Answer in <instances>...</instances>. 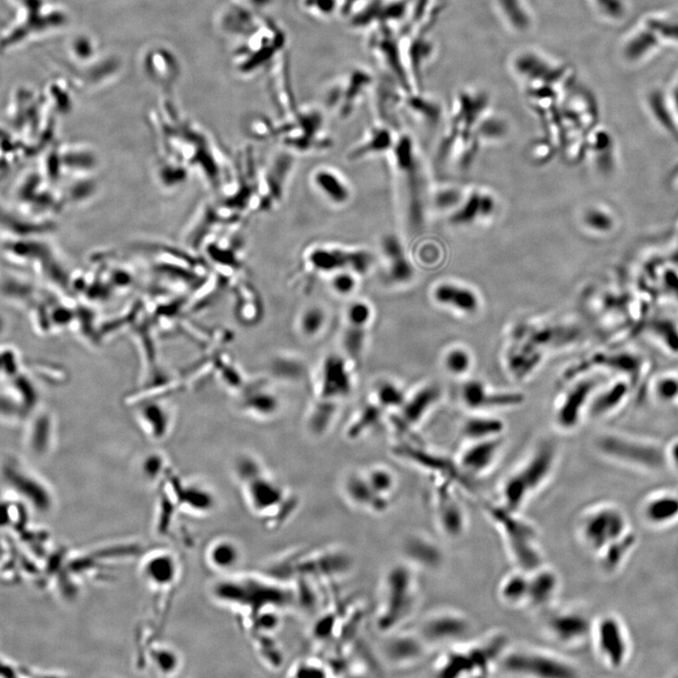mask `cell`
<instances>
[{"label": "cell", "mask_w": 678, "mask_h": 678, "mask_svg": "<svg viewBox=\"0 0 678 678\" xmlns=\"http://www.w3.org/2000/svg\"><path fill=\"white\" fill-rule=\"evenodd\" d=\"M482 509L504 543L515 568L527 572L546 564L538 528L522 515L499 502H484Z\"/></svg>", "instance_id": "obj_1"}, {"label": "cell", "mask_w": 678, "mask_h": 678, "mask_svg": "<svg viewBox=\"0 0 678 678\" xmlns=\"http://www.w3.org/2000/svg\"><path fill=\"white\" fill-rule=\"evenodd\" d=\"M510 647L508 635L499 630L449 646L437 664V674L444 678L488 676L499 670Z\"/></svg>", "instance_id": "obj_2"}, {"label": "cell", "mask_w": 678, "mask_h": 678, "mask_svg": "<svg viewBox=\"0 0 678 678\" xmlns=\"http://www.w3.org/2000/svg\"><path fill=\"white\" fill-rule=\"evenodd\" d=\"M634 532L627 511L620 505L609 502L585 508L576 521L577 538L593 557Z\"/></svg>", "instance_id": "obj_3"}, {"label": "cell", "mask_w": 678, "mask_h": 678, "mask_svg": "<svg viewBox=\"0 0 678 678\" xmlns=\"http://www.w3.org/2000/svg\"><path fill=\"white\" fill-rule=\"evenodd\" d=\"M598 447L611 461L644 474H660L668 468L665 445L655 439L608 434L601 438Z\"/></svg>", "instance_id": "obj_4"}, {"label": "cell", "mask_w": 678, "mask_h": 678, "mask_svg": "<svg viewBox=\"0 0 678 678\" xmlns=\"http://www.w3.org/2000/svg\"><path fill=\"white\" fill-rule=\"evenodd\" d=\"M384 581L378 625L387 631L413 614L419 604V585L413 568L403 565L390 569Z\"/></svg>", "instance_id": "obj_5"}, {"label": "cell", "mask_w": 678, "mask_h": 678, "mask_svg": "<svg viewBox=\"0 0 678 678\" xmlns=\"http://www.w3.org/2000/svg\"><path fill=\"white\" fill-rule=\"evenodd\" d=\"M554 465V448L550 445L541 447L520 469L507 478L498 502L509 510L522 511L547 484Z\"/></svg>", "instance_id": "obj_6"}, {"label": "cell", "mask_w": 678, "mask_h": 678, "mask_svg": "<svg viewBox=\"0 0 678 678\" xmlns=\"http://www.w3.org/2000/svg\"><path fill=\"white\" fill-rule=\"evenodd\" d=\"M498 671L518 677L570 678L580 675L578 667L564 655L531 646H511Z\"/></svg>", "instance_id": "obj_7"}, {"label": "cell", "mask_w": 678, "mask_h": 678, "mask_svg": "<svg viewBox=\"0 0 678 678\" xmlns=\"http://www.w3.org/2000/svg\"><path fill=\"white\" fill-rule=\"evenodd\" d=\"M590 643L601 664L610 671H621L631 660V635L618 613L604 612L593 619Z\"/></svg>", "instance_id": "obj_8"}, {"label": "cell", "mask_w": 678, "mask_h": 678, "mask_svg": "<svg viewBox=\"0 0 678 678\" xmlns=\"http://www.w3.org/2000/svg\"><path fill=\"white\" fill-rule=\"evenodd\" d=\"M542 615L544 634L554 645L576 649L590 643L593 619L584 609L555 606Z\"/></svg>", "instance_id": "obj_9"}, {"label": "cell", "mask_w": 678, "mask_h": 678, "mask_svg": "<svg viewBox=\"0 0 678 678\" xmlns=\"http://www.w3.org/2000/svg\"><path fill=\"white\" fill-rule=\"evenodd\" d=\"M472 629L474 624L466 614L446 609L429 614L422 622L419 634L428 646L449 647L467 641Z\"/></svg>", "instance_id": "obj_10"}, {"label": "cell", "mask_w": 678, "mask_h": 678, "mask_svg": "<svg viewBox=\"0 0 678 678\" xmlns=\"http://www.w3.org/2000/svg\"><path fill=\"white\" fill-rule=\"evenodd\" d=\"M375 84V77L371 71L359 67L348 70L331 80L327 89V102L331 107L342 104L340 112L344 116L350 114L356 107V103L363 97L366 92Z\"/></svg>", "instance_id": "obj_11"}, {"label": "cell", "mask_w": 678, "mask_h": 678, "mask_svg": "<svg viewBox=\"0 0 678 678\" xmlns=\"http://www.w3.org/2000/svg\"><path fill=\"white\" fill-rule=\"evenodd\" d=\"M562 587L559 572L547 563L529 571L527 609L543 614L556 606Z\"/></svg>", "instance_id": "obj_12"}, {"label": "cell", "mask_w": 678, "mask_h": 678, "mask_svg": "<svg viewBox=\"0 0 678 678\" xmlns=\"http://www.w3.org/2000/svg\"><path fill=\"white\" fill-rule=\"evenodd\" d=\"M436 519L439 529L450 540L462 538L467 531V511L449 486L439 489L436 498Z\"/></svg>", "instance_id": "obj_13"}, {"label": "cell", "mask_w": 678, "mask_h": 678, "mask_svg": "<svg viewBox=\"0 0 678 678\" xmlns=\"http://www.w3.org/2000/svg\"><path fill=\"white\" fill-rule=\"evenodd\" d=\"M240 474L248 484L250 503L258 512L268 511L283 502L282 488L272 480L266 478L255 461L242 466Z\"/></svg>", "instance_id": "obj_14"}, {"label": "cell", "mask_w": 678, "mask_h": 678, "mask_svg": "<svg viewBox=\"0 0 678 678\" xmlns=\"http://www.w3.org/2000/svg\"><path fill=\"white\" fill-rule=\"evenodd\" d=\"M639 515L645 525L665 529L678 524V492L656 491L641 502Z\"/></svg>", "instance_id": "obj_15"}, {"label": "cell", "mask_w": 678, "mask_h": 678, "mask_svg": "<svg viewBox=\"0 0 678 678\" xmlns=\"http://www.w3.org/2000/svg\"><path fill=\"white\" fill-rule=\"evenodd\" d=\"M352 378L345 360L339 356L327 357L322 366L321 395L323 401L344 398L352 392Z\"/></svg>", "instance_id": "obj_16"}, {"label": "cell", "mask_w": 678, "mask_h": 678, "mask_svg": "<svg viewBox=\"0 0 678 678\" xmlns=\"http://www.w3.org/2000/svg\"><path fill=\"white\" fill-rule=\"evenodd\" d=\"M462 397L470 408H505L520 405L525 402L521 393H488L485 386L478 381H471L463 387Z\"/></svg>", "instance_id": "obj_17"}, {"label": "cell", "mask_w": 678, "mask_h": 678, "mask_svg": "<svg viewBox=\"0 0 678 678\" xmlns=\"http://www.w3.org/2000/svg\"><path fill=\"white\" fill-rule=\"evenodd\" d=\"M501 447V439L481 440L465 451L459 466L461 470L469 479L472 475H484L494 464Z\"/></svg>", "instance_id": "obj_18"}, {"label": "cell", "mask_w": 678, "mask_h": 678, "mask_svg": "<svg viewBox=\"0 0 678 678\" xmlns=\"http://www.w3.org/2000/svg\"><path fill=\"white\" fill-rule=\"evenodd\" d=\"M597 385L598 382L595 380H585L570 390L557 415L558 422L563 428L571 429L579 423L583 409Z\"/></svg>", "instance_id": "obj_19"}, {"label": "cell", "mask_w": 678, "mask_h": 678, "mask_svg": "<svg viewBox=\"0 0 678 678\" xmlns=\"http://www.w3.org/2000/svg\"><path fill=\"white\" fill-rule=\"evenodd\" d=\"M433 295L438 303L464 314H475L480 307L478 295L468 287L457 284H440Z\"/></svg>", "instance_id": "obj_20"}, {"label": "cell", "mask_w": 678, "mask_h": 678, "mask_svg": "<svg viewBox=\"0 0 678 678\" xmlns=\"http://www.w3.org/2000/svg\"><path fill=\"white\" fill-rule=\"evenodd\" d=\"M382 250L388 262L390 282L403 285L412 280L414 277L413 267L406 258L402 245L396 236H385L382 240Z\"/></svg>", "instance_id": "obj_21"}, {"label": "cell", "mask_w": 678, "mask_h": 678, "mask_svg": "<svg viewBox=\"0 0 678 678\" xmlns=\"http://www.w3.org/2000/svg\"><path fill=\"white\" fill-rule=\"evenodd\" d=\"M529 572L515 568L505 574L498 586L499 601L507 608L527 609Z\"/></svg>", "instance_id": "obj_22"}, {"label": "cell", "mask_w": 678, "mask_h": 678, "mask_svg": "<svg viewBox=\"0 0 678 678\" xmlns=\"http://www.w3.org/2000/svg\"><path fill=\"white\" fill-rule=\"evenodd\" d=\"M270 84L280 107L294 110V94L290 75L289 59L285 50L272 60Z\"/></svg>", "instance_id": "obj_23"}, {"label": "cell", "mask_w": 678, "mask_h": 678, "mask_svg": "<svg viewBox=\"0 0 678 678\" xmlns=\"http://www.w3.org/2000/svg\"><path fill=\"white\" fill-rule=\"evenodd\" d=\"M637 544H638V536L634 532L628 538L616 543L598 555L597 557H594L595 562L606 576H612L626 565L632 556Z\"/></svg>", "instance_id": "obj_24"}, {"label": "cell", "mask_w": 678, "mask_h": 678, "mask_svg": "<svg viewBox=\"0 0 678 678\" xmlns=\"http://www.w3.org/2000/svg\"><path fill=\"white\" fill-rule=\"evenodd\" d=\"M428 647L419 633L406 634L390 641L386 653L390 661L408 664L420 661Z\"/></svg>", "instance_id": "obj_25"}, {"label": "cell", "mask_w": 678, "mask_h": 678, "mask_svg": "<svg viewBox=\"0 0 678 678\" xmlns=\"http://www.w3.org/2000/svg\"><path fill=\"white\" fill-rule=\"evenodd\" d=\"M346 496L354 506L372 511H383L388 502L380 498L362 475H354L348 479L345 486Z\"/></svg>", "instance_id": "obj_26"}, {"label": "cell", "mask_w": 678, "mask_h": 678, "mask_svg": "<svg viewBox=\"0 0 678 678\" xmlns=\"http://www.w3.org/2000/svg\"><path fill=\"white\" fill-rule=\"evenodd\" d=\"M451 216V221L457 224H468L492 215L496 203L491 195L480 192L474 193L464 201Z\"/></svg>", "instance_id": "obj_27"}, {"label": "cell", "mask_w": 678, "mask_h": 678, "mask_svg": "<svg viewBox=\"0 0 678 678\" xmlns=\"http://www.w3.org/2000/svg\"><path fill=\"white\" fill-rule=\"evenodd\" d=\"M405 551L412 563L428 569H437L444 562L442 549L434 541L424 537L416 536L410 539Z\"/></svg>", "instance_id": "obj_28"}, {"label": "cell", "mask_w": 678, "mask_h": 678, "mask_svg": "<svg viewBox=\"0 0 678 678\" xmlns=\"http://www.w3.org/2000/svg\"><path fill=\"white\" fill-rule=\"evenodd\" d=\"M631 383L619 381L604 390L591 405V414L593 418L606 416L626 402L631 388Z\"/></svg>", "instance_id": "obj_29"}, {"label": "cell", "mask_w": 678, "mask_h": 678, "mask_svg": "<svg viewBox=\"0 0 678 678\" xmlns=\"http://www.w3.org/2000/svg\"><path fill=\"white\" fill-rule=\"evenodd\" d=\"M177 565L167 554H158L143 565L142 573L146 579L156 586H168L176 578Z\"/></svg>", "instance_id": "obj_30"}, {"label": "cell", "mask_w": 678, "mask_h": 678, "mask_svg": "<svg viewBox=\"0 0 678 678\" xmlns=\"http://www.w3.org/2000/svg\"><path fill=\"white\" fill-rule=\"evenodd\" d=\"M440 394V389L437 385H428L421 388L412 399L405 401L402 408L406 423H418L439 400Z\"/></svg>", "instance_id": "obj_31"}, {"label": "cell", "mask_w": 678, "mask_h": 678, "mask_svg": "<svg viewBox=\"0 0 678 678\" xmlns=\"http://www.w3.org/2000/svg\"><path fill=\"white\" fill-rule=\"evenodd\" d=\"M647 334L652 341L670 356H678V323L664 316L656 318L647 326Z\"/></svg>", "instance_id": "obj_32"}, {"label": "cell", "mask_w": 678, "mask_h": 678, "mask_svg": "<svg viewBox=\"0 0 678 678\" xmlns=\"http://www.w3.org/2000/svg\"><path fill=\"white\" fill-rule=\"evenodd\" d=\"M208 560L215 569L229 571L240 564L241 550L232 540L220 539L211 545L208 550Z\"/></svg>", "instance_id": "obj_33"}, {"label": "cell", "mask_w": 678, "mask_h": 678, "mask_svg": "<svg viewBox=\"0 0 678 678\" xmlns=\"http://www.w3.org/2000/svg\"><path fill=\"white\" fill-rule=\"evenodd\" d=\"M314 183L324 196L336 203H344L350 198L347 185L332 171H318L314 176Z\"/></svg>", "instance_id": "obj_34"}, {"label": "cell", "mask_w": 678, "mask_h": 678, "mask_svg": "<svg viewBox=\"0 0 678 678\" xmlns=\"http://www.w3.org/2000/svg\"><path fill=\"white\" fill-rule=\"evenodd\" d=\"M351 252L317 249L310 257L314 268L323 273H331L343 270L345 267H350Z\"/></svg>", "instance_id": "obj_35"}, {"label": "cell", "mask_w": 678, "mask_h": 678, "mask_svg": "<svg viewBox=\"0 0 678 678\" xmlns=\"http://www.w3.org/2000/svg\"><path fill=\"white\" fill-rule=\"evenodd\" d=\"M650 395L657 403L673 405L678 403V374L665 373L656 375L650 384Z\"/></svg>", "instance_id": "obj_36"}, {"label": "cell", "mask_w": 678, "mask_h": 678, "mask_svg": "<svg viewBox=\"0 0 678 678\" xmlns=\"http://www.w3.org/2000/svg\"><path fill=\"white\" fill-rule=\"evenodd\" d=\"M504 429L502 420L492 418H474L468 420L464 426L466 438L475 440H484L500 436Z\"/></svg>", "instance_id": "obj_37"}, {"label": "cell", "mask_w": 678, "mask_h": 678, "mask_svg": "<svg viewBox=\"0 0 678 678\" xmlns=\"http://www.w3.org/2000/svg\"><path fill=\"white\" fill-rule=\"evenodd\" d=\"M366 479L376 494L388 502V497L392 494L395 486V480L392 472L384 467H375L367 472Z\"/></svg>", "instance_id": "obj_38"}, {"label": "cell", "mask_w": 678, "mask_h": 678, "mask_svg": "<svg viewBox=\"0 0 678 678\" xmlns=\"http://www.w3.org/2000/svg\"><path fill=\"white\" fill-rule=\"evenodd\" d=\"M299 7L307 16L327 20L338 14L337 0H299Z\"/></svg>", "instance_id": "obj_39"}, {"label": "cell", "mask_w": 678, "mask_h": 678, "mask_svg": "<svg viewBox=\"0 0 678 678\" xmlns=\"http://www.w3.org/2000/svg\"><path fill=\"white\" fill-rule=\"evenodd\" d=\"M326 323V314L322 308L314 306L308 308L300 320L302 333L307 338H314L319 335Z\"/></svg>", "instance_id": "obj_40"}, {"label": "cell", "mask_w": 678, "mask_h": 678, "mask_svg": "<svg viewBox=\"0 0 678 678\" xmlns=\"http://www.w3.org/2000/svg\"><path fill=\"white\" fill-rule=\"evenodd\" d=\"M246 406L260 416H273L279 409V401L273 393H257L246 400Z\"/></svg>", "instance_id": "obj_41"}, {"label": "cell", "mask_w": 678, "mask_h": 678, "mask_svg": "<svg viewBox=\"0 0 678 678\" xmlns=\"http://www.w3.org/2000/svg\"><path fill=\"white\" fill-rule=\"evenodd\" d=\"M376 394L384 408H402L406 401L401 387L392 382L380 384Z\"/></svg>", "instance_id": "obj_42"}, {"label": "cell", "mask_w": 678, "mask_h": 678, "mask_svg": "<svg viewBox=\"0 0 678 678\" xmlns=\"http://www.w3.org/2000/svg\"><path fill=\"white\" fill-rule=\"evenodd\" d=\"M471 358L467 352L463 348H454L450 350L445 357V366L452 375H462L469 371Z\"/></svg>", "instance_id": "obj_43"}, {"label": "cell", "mask_w": 678, "mask_h": 678, "mask_svg": "<svg viewBox=\"0 0 678 678\" xmlns=\"http://www.w3.org/2000/svg\"><path fill=\"white\" fill-rule=\"evenodd\" d=\"M583 222L590 231L608 232L612 228V218L601 209H590L583 216Z\"/></svg>", "instance_id": "obj_44"}, {"label": "cell", "mask_w": 678, "mask_h": 678, "mask_svg": "<svg viewBox=\"0 0 678 678\" xmlns=\"http://www.w3.org/2000/svg\"><path fill=\"white\" fill-rule=\"evenodd\" d=\"M373 311L366 303L359 301L348 307V322L350 325L366 328L371 322Z\"/></svg>", "instance_id": "obj_45"}, {"label": "cell", "mask_w": 678, "mask_h": 678, "mask_svg": "<svg viewBox=\"0 0 678 678\" xmlns=\"http://www.w3.org/2000/svg\"><path fill=\"white\" fill-rule=\"evenodd\" d=\"M393 137L386 130H378L374 132L373 137L366 143L369 145L361 148L357 152V156H361L366 153L380 152L387 149L392 145Z\"/></svg>", "instance_id": "obj_46"}, {"label": "cell", "mask_w": 678, "mask_h": 678, "mask_svg": "<svg viewBox=\"0 0 678 678\" xmlns=\"http://www.w3.org/2000/svg\"><path fill=\"white\" fill-rule=\"evenodd\" d=\"M366 328L350 325L345 335V346L353 357H358L362 351L365 340Z\"/></svg>", "instance_id": "obj_47"}, {"label": "cell", "mask_w": 678, "mask_h": 678, "mask_svg": "<svg viewBox=\"0 0 678 678\" xmlns=\"http://www.w3.org/2000/svg\"><path fill=\"white\" fill-rule=\"evenodd\" d=\"M332 287L339 295H348L356 290L357 279L352 274L339 272L332 279Z\"/></svg>", "instance_id": "obj_48"}, {"label": "cell", "mask_w": 678, "mask_h": 678, "mask_svg": "<svg viewBox=\"0 0 678 678\" xmlns=\"http://www.w3.org/2000/svg\"><path fill=\"white\" fill-rule=\"evenodd\" d=\"M334 414V406L329 402L322 403L320 405L313 414V418L312 420V426L315 429L316 431H322L323 429H325L329 421L332 420V416Z\"/></svg>", "instance_id": "obj_49"}, {"label": "cell", "mask_w": 678, "mask_h": 678, "mask_svg": "<svg viewBox=\"0 0 678 678\" xmlns=\"http://www.w3.org/2000/svg\"><path fill=\"white\" fill-rule=\"evenodd\" d=\"M338 14L344 18H350L355 13L366 5L369 0H337Z\"/></svg>", "instance_id": "obj_50"}, {"label": "cell", "mask_w": 678, "mask_h": 678, "mask_svg": "<svg viewBox=\"0 0 678 678\" xmlns=\"http://www.w3.org/2000/svg\"><path fill=\"white\" fill-rule=\"evenodd\" d=\"M665 455L668 468L678 476V438L665 445Z\"/></svg>", "instance_id": "obj_51"}, {"label": "cell", "mask_w": 678, "mask_h": 678, "mask_svg": "<svg viewBox=\"0 0 678 678\" xmlns=\"http://www.w3.org/2000/svg\"><path fill=\"white\" fill-rule=\"evenodd\" d=\"M461 194L455 190L444 191L437 198V203L440 208L447 209L452 205H458L461 202Z\"/></svg>", "instance_id": "obj_52"}, {"label": "cell", "mask_w": 678, "mask_h": 678, "mask_svg": "<svg viewBox=\"0 0 678 678\" xmlns=\"http://www.w3.org/2000/svg\"><path fill=\"white\" fill-rule=\"evenodd\" d=\"M296 676L299 677H319L323 676L324 673L322 669L320 666H317V664H312V663H303L300 664L299 666L296 669Z\"/></svg>", "instance_id": "obj_53"}, {"label": "cell", "mask_w": 678, "mask_h": 678, "mask_svg": "<svg viewBox=\"0 0 678 678\" xmlns=\"http://www.w3.org/2000/svg\"><path fill=\"white\" fill-rule=\"evenodd\" d=\"M257 8H269L276 3V0H249Z\"/></svg>", "instance_id": "obj_54"}]
</instances>
